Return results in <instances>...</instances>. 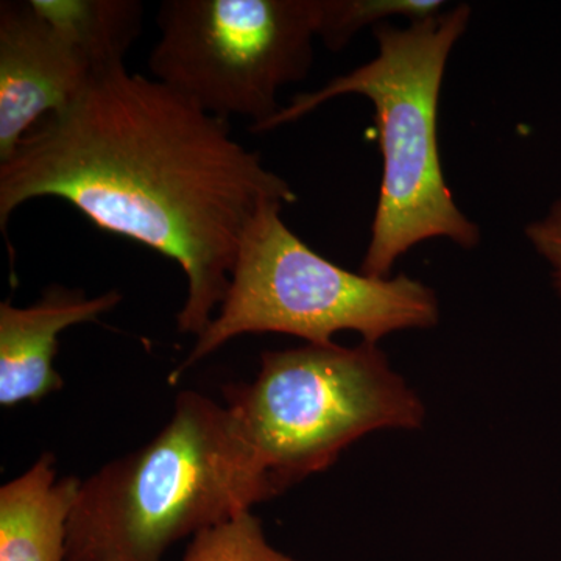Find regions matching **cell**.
I'll return each mask as SVG.
<instances>
[{
	"mask_svg": "<svg viewBox=\"0 0 561 561\" xmlns=\"http://www.w3.org/2000/svg\"><path fill=\"white\" fill-rule=\"evenodd\" d=\"M41 197L175 261L187 279L179 331L197 337L227 297L262 206L297 202L260 153L232 138L228 121L125 65L98 70L0 162L3 232L14 210Z\"/></svg>",
	"mask_w": 561,
	"mask_h": 561,
	"instance_id": "cell-1",
	"label": "cell"
},
{
	"mask_svg": "<svg viewBox=\"0 0 561 561\" xmlns=\"http://www.w3.org/2000/svg\"><path fill=\"white\" fill-rule=\"evenodd\" d=\"M278 494L230 409L183 391L153 440L81 482L66 561H162L181 538Z\"/></svg>",
	"mask_w": 561,
	"mask_h": 561,
	"instance_id": "cell-2",
	"label": "cell"
},
{
	"mask_svg": "<svg viewBox=\"0 0 561 561\" xmlns=\"http://www.w3.org/2000/svg\"><path fill=\"white\" fill-rule=\"evenodd\" d=\"M471 21L467 3L397 27H373L378 55L335 77L320 90L295 95L265 131L301 119L343 95L373 103L382 154V179L370 241L360 273L390 278L402 254L430 239H449L465 250L481 243V230L461 213L443 173L438 103L449 55Z\"/></svg>",
	"mask_w": 561,
	"mask_h": 561,
	"instance_id": "cell-3",
	"label": "cell"
},
{
	"mask_svg": "<svg viewBox=\"0 0 561 561\" xmlns=\"http://www.w3.org/2000/svg\"><path fill=\"white\" fill-rule=\"evenodd\" d=\"M284 206L265 203L251 221L219 313L172 373V383L243 334L276 332L331 345L339 332L353 331L378 345L393 332L438 323L440 306L431 287L405 275L373 278L328 261L287 227Z\"/></svg>",
	"mask_w": 561,
	"mask_h": 561,
	"instance_id": "cell-4",
	"label": "cell"
},
{
	"mask_svg": "<svg viewBox=\"0 0 561 561\" xmlns=\"http://www.w3.org/2000/svg\"><path fill=\"white\" fill-rule=\"evenodd\" d=\"M225 398L279 493L330 468L365 435L419 430L426 413L368 342L268 351L256 379L228 386Z\"/></svg>",
	"mask_w": 561,
	"mask_h": 561,
	"instance_id": "cell-5",
	"label": "cell"
},
{
	"mask_svg": "<svg viewBox=\"0 0 561 561\" xmlns=\"http://www.w3.org/2000/svg\"><path fill=\"white\" fill-rule=\"evenodd\" d=\"M157 22L153 79L220 119L247 117L253 133L311 70L316 0H165Z\"/></svg>",
	"mask_w": 561,
	"mask_h": 561,
	"instance_id": "cell-6",
	"label": "cell"
},
{
	"mask_svg": "<svg viewBox=\"0 0 561 561\" xmlns=\"http://www.w3.org/2000/svg\"><path fill=\"white\" fill-rule=\"evenodd\" d=\"M95 70L31 0L0 3V162L41 121L79 98Z\"/></svg>",
	"mask_w": 561,
	"mask_h": 561,
	"instance_id": "cell-7",
	"label": "cell"
},
{
	"mask_svg": "<svg viewBox=\"0 0 561 561\" xmlns=\"http://www.w3.org/2000/svg\"><path fill=\"white\" fill-rule=\"evenodd\" d=\"M119 291L88 298L83 291L54 287L35 305H0V404L39 401L60 390L62 378L54 367L58 335L70 327L95 321L116 308Z\"/></svg>",
	"mask_w": 561,
	"mask_h": 561,
	"instance_id": "cell-8",
	"label": "cell"
},
{
	"mask_svg": "<svg viewBox=\"0 0 561 561\" xmlns=\"http://www.w3.org/2000/svg\"><path fill=\"white\" fill-rule=\"evenodd\" d=\"M80 486L79 479H57L51 454L5 483L0 489V561H66Z\"/></svg>",
	"mask_w": 561,
	"mask_h": 561,
	"instance_id": "cell-9",
	"label": "cell"
},
{
	"mask_svg": "<svg viewBox=\"0 0 561 561\" xmlns=\"http://www.w3.org/2000/svg\"><path fill=\"white\" fill-rule=\"evenodd\" d=\"M44 20L87 58L95 72L124 65L139 38L144 3L138 0H31Z\"/></svg>",
	"mask_w": 561,
	"mask_h": 561,
	"instance_id": "cell-10",
	"label": "cell"
},
{
	"mask_svg": "<svg viewBox=\"0 0 561 561\" xmlns=\"http://www.w3.org/2000/svg\"><path fill=\"white\" fill-rule=\"evenodd\" d=\"M445 5L442 0H316L317 38L330 50H342L368 25L376 27L393 16L423 20Z\"/></svg>",
	"mask_w": 561,
	"mask_h": 561,
	"instance_id": "cell-11",
	"label": "cell"
},
{
	"mask_svg": "<svg viewBox=\"0 0 561 561\" xmlns=\"http://www.w3.org/2000/svg\"><path fill=\"white\" fill-rule=\"evenodd\" d=\"M183 561H298L265 540L261 522L251 512L195 535Z\"/></svg>",
	"mask_w": 561,
	"mask_h": 561,
	"instance_id": "cell-12",
	"label": "cell"
},
{
	"mask_svg": "<svg viewBox=\"0 0 561 561\" xmlns=\"http://www.w3.org/2000/svg\"><path fill=\"white\" fill-rule=\"evenodd\" d=\"M524 234L531 249L548 264L553 289L561 300V198L549 206L545 216L531 220Z\"/></svg>",
	"mask_w": 561,
	"mask_h": 561,
	"instance_id": "cell-13",
	"label": "cell"
}]
</instances>
